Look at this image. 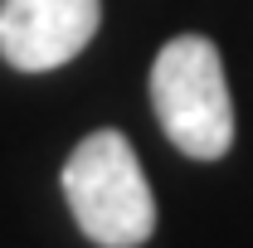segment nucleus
<instances>
[{
    "label": "nucleus",
    "instance_id": "nucleus-1",
    "mask_svg": "<svg viewBox=\"0 0 253 248\" xmlns=\"http://www.w3.org/2000/svg\"><path fill=\"white\" fill-rule=\"evenodd\" d=\"M63 200L97 248H141L156 234V200L146 170L117 126L88 131L63 161Z\"/></svg>",
    "mask_w": 253,
    "mask_h": 248
},
{
    "label": "nucleus",
    "instance_id": "nucleus-2",
    "mask_svg": "<svg viewBox=\"0 0 253 248\" xmlns=\"http://www.w3.org/2000/svg\"><path fill=\"white\" fill-rule=\"evenodd\" d=\"M151 107L166 141L190 161H219L234 146V97L224 59L205 34H175L151 63Z\"/></svg>",
    "mask_w": 253,
    "mask_h": 248
},
{
    "label": "nucleus",
    "instance_id": "nucleus-3",
    "mask_svg": "<svg viewBox=\"0 0 253 248\" xmlns=\"http://www.w3.org/2000/svg\"><path fill=\"white\" fill-rule=\"evenodd\" d=\"M102 25V0H0V59L49 73L78 59Z\"/></svg>",
    "mask_w": 253,
    "mask_h": 248
}]
</instances>
